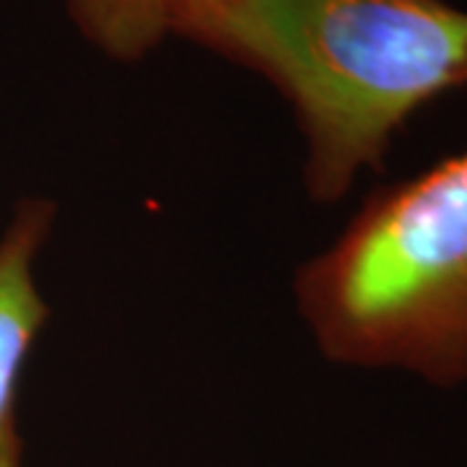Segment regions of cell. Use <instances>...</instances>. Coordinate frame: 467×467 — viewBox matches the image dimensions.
<instances>
[{
  "mask_svg": "<svg viewBox=\"0 0 467 467\" xmlns=\"http://www.w3.org/2000/svg\"><path fill=\"white\" fill-rule=\"evenodd\" d=\"M184 34L291 99L317 201L343 198L418 107L467 86V11L441 0H218Z\"/></svg>",
  "mask_w": 467,
  "mask_h": 467,
  "instance_id": "1",
  "label": "cell"
},
{
  "mask_svg": "<svg viewBox=\"0 0 467 467\" xmlns=\"http://www.w3.org/2000/svg\"><path fill=\"white\" fill-rule=\"evenodd\" d=\"M296 304L337 364L467 382V149L374 192L301 267Z\"/></svg>",
  "mask_w": 467,
  "mask_h": 467,
  "instance_id": "2",
  "label": "cell"
},
{
  "mask_svg": "<svg viewBox=\"0 0 467 467\" xmlns=\"http://www.w3.org/2000/svg\"><path fill=\"white\" fill-rule=\"evenodd\" d=\"M55 208L26 201L0 236V454L18 441L14 408L21 374L50 317L34 281V263L52 232Z\"/></svg>",
  "mask_w": 467,
  "mask_h": 467,
  "instance_id": "3",
  "label": "cell"
},
{
  "mask_svg": "<svg viewBox=\"0 0 467 467\" xmlns=\"http://www.w3.org/2000/svg\"><path fill=\"white\" fill-rule=\"evenodd\" d=\"M218 0H67L81 32L117 60H138L169 32H187Z\"/></svg>",
  "mask_w": 467,
  "mask_h": 467,
  "instance_id": "4",
  "label": "cell"
},
{
  "mask_svg": "<svg viewBox=\"0 0 467 467\" xmlns=\"http://www.w3.org/2000/svg\"><path fill=\"white\" fill-rule=\"evenodd\" d=\"M18 457H21V444H14L0 454V467H18Z\"/></svg>",
  "mask_w": 467,
  "mask_h": 467,
  "instance_id": "5",
  "label": "cell"
}]
</instances>
